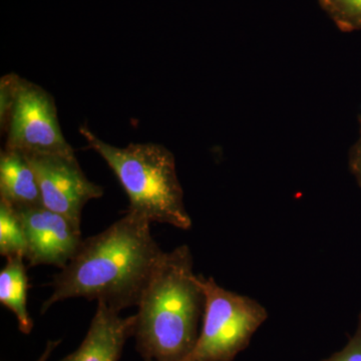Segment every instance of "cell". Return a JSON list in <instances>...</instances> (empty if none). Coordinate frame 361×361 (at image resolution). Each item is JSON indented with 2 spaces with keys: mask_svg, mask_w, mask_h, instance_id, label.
Masks as SVG:
<instances>
[{
  "mask_svg": "<svg viewBox=\"0 0 361 361\" xmlns=\"http://www.w3.org/2000/svg\"><path fill=\"white\" fill-rule=\"evenodd\" d=\"M322 361H361V312L358 317L357 329L349 339L345 348Z\"/></svg>",
  "mask_w": 361,
  "mask_h": 361,
  "instance_id": "13",
  "label": "cell"
},
{
  "mask_svg": "<svg viewBox=\"0 0 361 361\" xmlns=\"http://www.w3.org/2000/svg\"><path fill=\"white\" fill-rule=\"evenodd\" d=\"M25 260L20 256L6 258V264L0 272V302L16 314L20 331L30 334L33 322L27 310L30 285Z\"/></svg>",
  "mask_w": 361,
  "mask_h": 361,
  "instance_id": "10",
  "label": "cell"
},
{
  "mask_svg": "<svg viewBox=\"0 0 361 361\" xmlns=\"http://www.w3.org/2000/svg\"><path fill=\"white\" fill-rule=\"evenodd\" d=\"M200 281L206 296L200 334L183 361H233L248 348L267 310L250 297L226 290L212 277L200 275Z\"/></svg>",
  "mask_w": 361,
  "mask_h": 361,
  "instance_id": "5",
  "label": "cell"
},
{
  "mask_svg": "<svg viewBox=\"0 0 361 361\" xmlns=\"http://www.w3.org/2000/svg\"><path fill=\"white\" fill-rule=\"evenodd\" d=\"M80 133L120 180L129 197L128 211L140 214L151 223L191 229L175 157L166 147L147 142L118 148L97 137L87 127H80Z\"/></svg>",
  "mask_w": 361,
  "mask_h": 361,
  "instance_id": "3",
  "label": "cell"
},
{
  "mask_svg": "<svg viewBox=\"0 0 361 361\" xmlns=\"http://www.w3.org/2000/svg\"><path fill=\"white\" fill-rule=\"evenodd\" d=\"M118 311L97 302L96 314L80 348L61 361H118L130 337L134 336L135 315L121 317Z\"/></svg>",
  "mask_w": 361,
  "mask_h": 361,
  "instance_id": "8",
  "label": "cell"
},
{
  "mask_svg": "<svg viewBox=\"0 0 361 361\" xmlns=\"http://www.w3.org/2000/svg\"><path fill=\"white\" fill-rule=\"evenodd\" d=\"M145 361H153V360H145Z\"/></svg>",
  "mask_w": 361,
  "mask_h": 361,
  "instance_id": "16",
  "label": "cell"
},
{
  "mask_svg": "<svg viewBox=\"0 0 361 361\" xmlns=\"http://www.w3.org/2000/svg\"><path fill=\"white\" fill-rule=\"evenodd\" d=\"M358 123H360V134H358L357 141L349 151L348 164L351 174L355 178L358 186L361 188V115L358 116Z\"/></svg>",
  "mask_w": 361,
  "mask_h": 361,
  "instance_id": "14",
  "label": "cell"
},
{
  "mask_svg": "<svg viewBox=\"0 0 361 361\" xmlns=\"http://www.w3.org/2000/svg\"><path fill=\"white\" fill-rule=\"evenodd\" d=\"M0 200L14 208L42 205L39 180L23 154L4 149L0 155Z\"/></svg>",
  "mask_w": 361,
  "mask_h": 361,
  "instance_id": "9",
  "label": "cell"
},
{
  "mask_svg": "<svg viewBox=\"0 0 361 361\" xmlns=\"http://www.w3.org/2000/svg\"><path fill=\"white\" fill-rule=\"evenodd\" d=\"M25 156L39 180L42 205L65 216L80 231L82 209L103 196V188L87 179L75 156Z\"/></svg>",
  "mask_w": 361,
  "mask_h": 361,
  "instance_id": "6",
  "label": "cell"
},
{
  "mask_svg": "<svg viewBox=\"0 0 361 361\" xmlns=\"http://www.w3.org/2000/svg\"><path fill=\"white\" fill-rule=\"evenodd\" d=\"M318 2L341 32L361 30V0H318Z\"/></svg>",
  "mask_w": 361,
  "mask_h": 361,
  "instance_id": "12",
  "label": "cell"
},
{
  "mask_svg": "<svg viewBox=\"0 0 361 361\" xmlns=\"http://www.w3.org/2000/svg\"><path fill=\"white\" fill-rule=\"evenodd\" d=\"M26 238L18 211L4 200H0V254L4 257L20 256L25 259Z\"/></svg>",
  "mask_w": 361,
  "mask_h": 361,
  "instance_id": "11",
  "label": "cell"
},
{
  "mask_svg": "<svg viewBox=\"0 0 361 361\" xmlns=\"http://www.w3.org/2000/svg\"><path fill=\"white\" fill-rule=\"evenodd\" d=\"M16 211L25 229L27 245L25 260L30 266L54 265L61 269L65 268L82 244L80 230L65 216L44 206Z\"/></svg>",
  "mask_w": 361,
  "mask_h": 361,
  "instance_id": "7",
  "label": "cell"
},
{
  "mask_svg": "<svg viewBox=\"0 0 361 361\" xmlns=\"http://www.w3.org/2000/svg\"><path fill=\"white\" fill-rule=\"evenodd\" d=\"M0 118L7 130L6 149L25 155L75 156L61 132L54 97L14 73L0 82Z\"/></svg>",
  "mask_w": 361,
  "mask_h": 361,
  "instance_id": "4",
  "label": "cell"
},
{
  "mask_svg": "<svg viewBox=\"0 0 361 361\" xmlns=\"http://www.w3.org/2000/svg\"><path fill=\"white\" fill-rule=\"evenodd\" d=\"M165 253L152 236L151 222L128 211L108 229L82 240L54 277V292L42 304V313L59 301L80 297L118 312L137 306Z\"/></svg>",
  "mask_w": 361,
  "mask_h": 361,
  "instance_id": "1",
  "label": "cell"
},
{
  "mask_svg": "<svg viewBox=\"0 0 361 361\" xmlns=\"http://www.w3.org/2000/svg\"><path fill=\"white\" fill-rule=\"evenodd\" d=\"M187 245L166 252L140 301L134 337L145 360L183 361L200 334L206 296Z\"/></svg>",
  "mask_w": 361,
  "mask_h": 361,
  "instance_id": "2",
  "label": "cell"
},
{
  "mask_svg": "<svg viewBox=\"0 0 361 361\" xmlns=\"http://www.w3.org/2000/svg\"><path fill=\"white\" fill-rule=\"evenodd\" d=\"M59 343H61V341H51L47 342V348H45L44 355H42V357H40L39 360L37 361H47V360H49V355H51L52 351H54V349L56 348Z\"/></svg>",
  "mask_w": 361,
  "mask_h": 361,
  "instance_id": "15",
  "label": "cell"
}]
</instances>
